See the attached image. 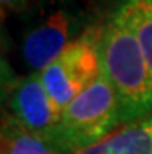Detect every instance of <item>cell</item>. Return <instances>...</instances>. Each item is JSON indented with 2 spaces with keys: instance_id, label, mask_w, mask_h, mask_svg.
Masks as SVG:
<instances>
[{
  "instance_id": "6da1fadb",
  "label": "cell",
  "mask_w": 152,
  "mask_h": 154,
  "mask_svg": "<svg viewBox=\"0 0 152 154\" xmlns=\"http://www.w3.org/2000/svg\"><path fill=\"white\" fill-rule=\"evenodd\" d=\"M100 61L120 100L123 123L152 114V72L121 2L100 30Z\"/></svg>"
},
{
  "instance_id": "7a4b0ae2",
  "label": "cell",
  "mask_w": 152,
  "mask_h": 154,
  "mask_svg": "<svg viewBox=\"0 0 152 154\" xmlns=\"http://www.w3.org/2000/svg\"><path fill=\"white\" fill-rule=\"evenodd\" d=\"M120 123V100L101 72L61 111L55 128L43 142L58 154H81L112 135Z\"/></svg>"
},
{
  "instance_id": "3957f363",
  "label": "cell",
  "mask_w": 152,
  "mask_h": 154,
  "mask_svg": "<svg viewBox=\"0 0 152 154\" xmlns=\"http://www.w3.org/2000/svg\"><path fill=\"white\" fill-rule=\"evenodd\" d=\"M82 13L73 0H39L22 33V58L33 73L51 64L79 38Z\"/></svg>"
},
{
  "instance_id": "277c9868",
  "label": "cell",
  "mask_w": 152,
  "mask_h": 154,
  "mask_svg": "<svg viewBox=\"0 0 152 154\" xmlns=\"http://www.w3.org/2000/svg\"><path fill=\"white\" fill-rule=\"evenodd\" d=\"M101 73L100 31L88 30L39 72L53 104L61 111L90 86Z\"/></svg>"
},
{
  "instance_id": "5b68a950",
  "label": "cell",
  "mask_w": 152,
  "mask_h": 154,
  "mask_svg": "<svg viewBox=\"0 0 152 154\" xmlns=\"http://www.w3.org/2000/svg\"><path fill=\"white\" fill-rule=\"evenodd\" d=\"M10 107L20 126L45 140L59 119V112L43 87L39 73L20 79L11 90Z\"/></svg>"
},
{
  "instance_id": "8992f818",
  "label": "cell",
  "mask_w": 152,
  "mask_h": 154,
  "mask_svg": "<svg viewBox=\"0 0 152 154\" xmlns=\"http://www.w3.org/2000/svg\"><path fill=\"white\" fill-rule=\"evenodd\" d=\"M81 154H152V114L115 131Z\"/></svg>"
},
{
  "instance_id": "52a82bcc",
  "label": "cell",
  "mask_w": 152,
  "mask_h": 154,
  "mask_svg": "<svg viewBox=\"0 0 152 154\" xmlns=\"http://www.w3.org/2000/svg\"><path fill=\"white\" fill-rule=\"evenodd\" d=\"M152 72V0H121Z\"/></svg>"
},
{
  "instance_id": "ba28073f",
  "label": "cell",
  "mask_w": 152,
  "mask_h": 154,
  "mask_svg": "<svg viewBox=\"0 0 152 154\" xmlns=\"http://www.w3.org/2000/svg\"><path fill=\"white\" fill-rule=\"evenodd\" d=\"M3 154H58L40 137L28 132L14 119L3 128Z\"/></svg>"
},
{
  "instance_id": "9c48e42d",
  "label": "cell",
  "mask_w": 152,
  "mask_h": 154,
  "mask_svg": "<svg viewBox=\"0 0 152 154\" xmlns=\"http://www.w3.org/2000/svg\"><path fill=\"white\" fill-rule=\"evenodd\" d=\"M2 2V11L6 13V11H23L26 10V8H30L31 2L33 0H0Z\"/></svg>"
}]
</instances>
